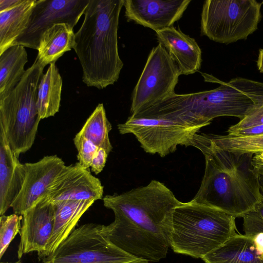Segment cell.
<instances>
[{"instance_id": "1", "label": "cell", "mask_w": 263, "mask_h": 263, "mask_svg": "<svg viewBox=\"0 0 263 263\" xmlns=\"http://www.w3.org/2000/svg\"><path fill=\"white\" fill-rule=\"evenodd\" d=\"M115 220L102 232L115 246L148 262L166 256L175 209L181 202L164 183L152 180L145 186L103 197Z\"/></svg>"}, {"instance_id": "2", "label": "cell", "mask_w": 263, "mask_h": 263, "mask_svg": "<svg viewBox=\"0 0 263 263\" xmlns=\"http://www.w3.org/2000/svg\"><path fill=\"white\" fill-rule=\"evenodd\" d=\"M187 146L201 151L205 162L201 185L193 201L237 218L241 217L261 200L258 175L252 163L254 154L221 149L204 133L195 134Z\"/></svg>"}, {"instance_id": "3", "label": "cell", "mask_w": 263, "mask_h": 263, "mask_svg": "<svg viewBox=\"0 0 263 263\" xmlns=\"http://www.w3.org/2000/svg\"><path fill=\"white\" fill-rule=\"evenodd\" d=\"M124 0H89L73 48L82 69L83 82L101 89L116 82L123 66L118 30Z\"/></svg>"}, {"instance_id": "4", "label": "cell", "mask_w": 263, "mask_h": 263, "mask_svg": "<svg viewBox=\"0 0 263 263\" xmlns=\"http://www.w3.org/2000/svg\"><path fill=\"white\" fill-rule=\"evenodd\" d=\"M235 218L192 200L181 202L174 211L170 247L175 253L201 258L237 234Z\"/></svg>"}, {"instance_id": "5", "label": "cell", "mask_w": 263, "mask_h": 263, "mask_svg": "<svg viewBox=\"0 0 263 263\" xmlns=\"http://www.w3.org/2000/svg\"><path fill=\"white\" fill-rule=\"evenodd\" d=\"M45 67L36 58L14 89L0 100V126L18 158L33 145L41 120L36 102Z\"/></svg>"}, {"instance_id": "6", "label": "cell", "mask_w": 263, "mask_h": 263, "mask_svg": "<svg viewBox=\"0 0 263 263\" xmlns=\"http://www.w3.org/2000/svg\"><path fill=\"white\" fill-rule=\"evenodd\" d=\"M263 1L206 0L201 14V34L229 44L246 40L258 28Z\"/></svg>"}, {"instance_id": "7", "label": "cell", "mask_w": 263, "mask_h": 263, "mask_svg": "<svg viewBox=\"0 0 263 263\" xmlns=\"http://www.w3.org/2000/svg\"><path fill=\"white\" fill-rule=\"evenodd\" d=\"M42 263H148L112 243L102 232V225L88 223L74 229Z\"/></svg>"}, {"instance_id": "8", "label": "cell", "mask_w": 263, "mask_h": 263, "mask_svg": "<svg viewBox=\"0 0 263 263\" xmlns=\"http://www.w3.org/2000/svg\"><path fill=\"white\" fill-rule=\"evenodd\" d=\"M201 128L164 118L132 115L118 125L121 135H134L145 152L161 157L175 152L179 145L187 147L192 137Z\"/></svg>"}, {"instance_id": "9", "label": "cell", "mask_w": 263, "mask_h": 263, "mask_svg": "<svg viewBox=\"0 0 263 263\" xmlns=\"http://www.w3.org/2000/svg\"><path fill=\"white\" fill-rule=\"evenodd\" d=\"M181 72L161 44L150 51L133 90L131 115L144 109L175 93Z\"/></svg>"}, {"instance_id": "10", "label": "cell", "mask_w": 263, "mask_h": 263, "mask_svg": "<svg viewBox=\"0 0 263 263\" xmlns=\"http://www.w3.org/2000/svg\"><path fill=\"white\" fill-rule=\"evenodd\" d=\"M89 2V0H37L27 27L13 45L37 50L42 35L54 24L68 23L74 28L84 14Z\"/></svg>"}, {"instance_id": "11", "label": "cell", "mask_w": 263, "mask_h": 263, "mask_svg": "<svg viewBox=\"0 0 263 263\" xmlns=\"http://www.w3.org/2000/svg\"><path fill=\"white\" fill-rule=\"evenodd\" d=\"M26 176L22 188L11 208L22 215L45 198L58 176L66 166L57 155L46 156L39 161L24 164Z\"/></svg>"}, {"instance_id": "12", "label": "cell", "mask_w": 263, "mask_h": 263, "mask_svg": "<svg viewBox=\"0 0 263 263\" xmlns=\"http://www.w3.org/2000/svg\"><path fill=\"white\" fill-rule=\"evenodd\" d=\"M104 187L99 179L78 162L66 166L45 197L49 202L103 199Z\"/></svg>"}, {"instance_id": "13", "label": "cell", "mask_w": 263, "mask_h": 263, "mask_svg": "<svg viewBox=\"0 0 263 263\" xmlns=\"http://www.w3.org/2000/svg\"><path fill=\"white\" fill-rule=\"evenodd\" d=\"M191 0H124L128 21L155 32L173 26L183 15Z\"/></svg>"}, {"instance_id": "14", "label": "cell", "mask_w": 263, "mask_h": 263, "mask_svg": "<svg viewBox=\"0 0 263 263\" xmlns=\"http://www.w3.org/2000/svg\"><path fill=\"white\" fill-rule=\"evenodd\" d=\"M17 256L36 252L38 256L45 250L52 234L54 221L52 203L45 198L22 215Z\"/></svg>"}, {"instance_id": "15", "label": "cell", "mask_w": 263, "mask_h": 263, "mask_svg": "<svg viewBox=\"0 0 263 263\" xmlns=\"http://www.w3.org/2000/svg\"><path fill=\"white\" fill-rule=\"evenodd\" d=\"M26 176L24 164L12 151L0 126V215L11 206L19 194Z\"/></svg>"}, {"instance_id": "16", "label": "cell", "mask_w": 263, "mask_h": 263, "mask_svg": "<svg viewBox=\"0 0 263 263\" xmlns=\"http://www.w3.org/2000/svg\"><path fill=\"white\" fill-rule=\"evenodd\" d=\"M156 33L158 43L167 50L181 75L193 74L199 71L202 62V52L194 38L174 26Z\"/></svg>"}, {"instance_id": "17", "label": "cell", "mask_w": 263, "mask_h": 263, "mask_svg": "<svg viewBox=\"0 0 263 263\" xmlns=\"http://www.w3.org/2000/svg\"><path fill=\"white\" fill-rule=\"evenodd\" d=\"M95 202L91 200H65L53 203L54 221L52 234L40 259L52 254L75 229L84 213Z\"/></svg>"}, {"instance_id": "18", "label": "cell", "mask_w": 263, "mask_h": 263, "mask_svg": "<svg viewBox=\"0 0 263 263\" xmlns=\"http://www.w3.org/2000/svg\"><path fill=\"white\" fill-rule=\"evenodd\" d=\"M204 263H263L253 237L236 234L223 245L201 258Z\"/></svg>"}, {"instance_id": "19", "label": "cell", "mask_w": 263, "mask_h": 263, "mask_svg": "<svg viewBox=\"0 0 263 263\" xmlns=\"http://www.w3.org/2000/svg\"><path fill=\"white\" fill-rule=\"evenodd\" d=\"M73 27L65 23L54 24L42 35L36 58L46 66L56 61L75 45Z\"/></svg>"}, {"instance_id": "20", "label": "cell", "mask_w": 263, "mask_h": 263, "mask_svg": "<svg viewBox=\"0 0 263 263\" xmlns=\"http://www.w3.org/2000/svg\"><path fill=\"white\" fill-rule=\"evenodd\" d=\"M37 0H20L0 12V54L12 46L27 27Z\"/></svg>"}, {"instance_id": "21", "label": "cell", "mask_w": 263, "mask_h": 263, "mask_svg": "<svg viewBox=\"0 0 263 263\" xmlns=\"http://www.w3.org/2000/svg\"><path fill=\"white\" fill-rule=\"evenodd\" d=\"M63 81L55 63L49 64L40 82L36 105L41 119L54 116L60 108Z\"/></svg>"}, {"instance_id": "22", "label": "cell", "mask_w": 263, "mask_h": 263, "mask_svg": "<svg viewBox=\"0 0 263 263\" xmlns=\"http://www.w3.org/2000/svg\"><path fill=\"white\" fill-rule=\"evenodd\" d=\"M28 62L25 47L13 45L0 54V100L8 95L19 83Z\"/></svg>"}, {"instance_id": "23", "label": "cell", "mask_w": 263, "mask_h": 263, "mask_svg": "<svg viewBox=\"0 0 263 263\" xmlns=\"http://www.w3.org/2000/svg\"><path fill=\"white\" fill-rule=\"evenodd\" d=\"M112 126L108 121L103 103L99 104L76 135L86 138L108 154L112 149L109 138Z\"/></svg>"}, {"instance_id": "24", "label": "cell", "mask_w": 263, "mask_h": 263, "mask_svg": "<svg viewBox=\"0 0 263 263\" xmlns=\"http://www.w3.org/2000/svg\"><path fill=\"white\" fill-rule=\"evenodd\" d=\"M216 146L230 152L256 154L263 152V135L252 136H234L204 134Z\"/></svg>"}, {"instance_id": "25", "label": "cell", "mask_w": 263, "mask_h": 263, "mask_svg": "<svg viewBox=\"0 0 263 263\" xmlns=\"http://www.w3.org/2000/svg\"><path fill=\"white\" fill-rule=\"evenodd\" d=\"M22 215L12 214L0 217V258H2L10 243L20 232Z\"/></svg>"}, {"instance_id": "26", "label": "cell", "mask_w": 263, "mask_h": 263, "mask_svg": "<svg viewBox=\"0 0 263 263\" xmlns=\"http://www.w3.org/2000/svg\"><path fill=\"white\" fill-rule=\"evenodd\" d=\"M241 217L245 235L253 237L259 233H263V198Z\"/></svg>"}, {"instance_id": "27", "label": "cell", "mask_w": 263, "mask_h": 263, "mask_svg": "<svg viewBox=\"0 0 263 263\" xmlns=\"http://www.w3.org/2000/svg\"><path fill=\"white\" fill-rule=\"evenodd\" d=\"M73 142L78 151V163L84 168L88 169L90 167L92 159L99 147L89 140L77 135L73 139Z\"/></svg>"}, {"instance_id": "28", "label": "cell", "mask_w": 263, "mask_h": 263, "mask_svg": "<svg viewBox=\"0 0 263 263\" xmlns=\"http://www.w3.org/2000/svg\"><path fill=\"white\" fill-rule=\"evenodd\" d=\"M259 124H263V106L255 109L237 124L230 126L227 131L243 129Z\"/></svg>"}, {"instance_id": "29", "label": "cell", "mask_w": 263, "mask_h": 263, "mask_svg": "<svg viewBox=\"0 0 263 263\" xmlns=\"http://www.w3.org/2000/svg\"><path fill=\"white\" fill-rule=\"evenodd\" d=\"M108 154L106 150L99 148L90 164L91 170L97 175L101 172L106 162Z\"/></svg>"}, {"instance_id": "30", "label": "cell", "mask_w": 263, "mask_h": 263, "mask_svg": "<svg viewBox=\"0 0 263 263\" xmlns=\"http://www.w3.org/2000/svg\"><path fill=\"white\" fill-rule=\"evenodd\" d=\"M228 134L234 136H252L263 135V124L256 125L243 129L227 131Z\"/></svg>"}, {"instance_id": "31", "label": "cell", "mask_w": 263, "mask_h": 263, "mask_svg": "<svg viewBox=\"0 0 263 263\" xmlns=\"http://www.w3.org/2000/svg\"><path fill=\"white\" fill-rule=\"evenodd\" d=\"M252 163L255 170L263 171V152L254 154Z\"/></svg>"}, {"instance_id": "32", "label": "cell", "mask_w": 263, "mask_h": 263, "mask_svg": "<svg viewBox=\"0 0 263 263\" xmlns=\"http://www.w3.org/2000/svg\"><path fill=\"white\" fill-rule=\"evenodd\" d=\"M253 240L257 252L263 255V233H259L254 235Z\"/></svg>"}, {"instance_id": "33", "label": "cell", "mask_w": 263, "mask_h": 263, "mask_svg": "<svg viewBox=\"0 0 263 263\" xmlns=\"http://www.w3.org/2000/svg\"><path fill=\"white\" fill-rule=\"evenodd\" d=\"M20 0H0V12L10 8L16 4Z\"/></svg>"}, {"instance_id": "34", "label": "cell", "mask_w": 263, "mask_h": 263, "mask_svg": "<svg viewBox=\"0 0 263 263\" xmlns=\"http://www.w3.org/2000/svg\"><path fill=\"white\" fill-rule=\"evenodd\" d=\"M257 67L261 73H263V49H260L256 61Z\"/></svg>"}, {"instance_id": "35", "label": "cell", "mask_w": 263, "mask_h": 263, "mask_svg": "<svg viewBox=\"0 0 263 263\" xmlns=\"http://www.w3.org/2000/svg\"><path fill=\"white\" fill-rule=\"evenodd\" d=\"M258 175L260 193L263 198V171H256Z\"/></svg>"}, {"instance_id": "36", "label": "cell", "mask_w": 263, "mask_h": 263, "mask_svg": "<svg viewBox=\"0 0 263 263\" xmlns=\"http://www.w3.org/2000/svg\"><path fill=\"white\" fill-rule=\"evenodd\" d=\"M1 263H3V262H1ZM15 263H17V262H15Z\"/></svg>"}]
</instances>
